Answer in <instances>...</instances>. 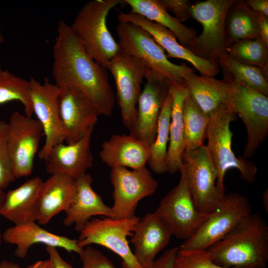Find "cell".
<instances>
[{"label":"cell","instance_id":"cell-24","mask_svg":"<svg viewBox=\"0 0 268 268\" xmlns=\"http://www.w3.org/2000/svg\"><path fill=\"white\" fill-rule=\"evenodd\" d=\"M149 155V146L130 134L112 135L102 143L99 152L101 160L108 166L132 169L145 166Z\"/></svg>","mask_w":268,"mask_h":268},{"label":"cell","instance_id":"cell-22","mask_svg":"<svg viewBox=\"0 0 268 268\" xmlns=\"http://www.w3.org/2000/svg\"><path fill=\"white\" fill-rule=\"evenodd\" d=\"M90 175L85 173L76 179L74 198L67 209L63 222L66 226L75 225L80 232L93 216L111 217V207L106 205L101 196L92 188Z\"/></svg>","mask_w":268,"mask_h":268},{"label":"cell","instance_id":"cell-25","mask_svg":"<svg viewBox=\"0 0 268 268\" xmlns=\"http://www.w3.org/2000/svg\"><path fill=\"white\" fill-rule=\"evenodd\" d=\"M76 179L62 173H55L43 182L39 197L37 221L45 225L65 211L75 193Z\"/></svg>","mask_w":268,"mask_h":268},{"label":"cell","instance_id":"cell-21","mask_svg":"<svg viewBox=\"0 0 268 268\" xmlns=\"http://www.w3.org/2000/svg\"><path fill=\"white\" fill-rule=\"evenodd\" d=\"M92 132L73 144L61 143L54 146L46 160L47 173H62L75 179L86 173L93 164L90 148Z\"/></svg>","mask_w":268,"mask_h":268},{"label":"cell","instance_id":"cell-27","mask_svg":"<svg viewBox=\"0 0 268 268\" xmlns=\"http://www.w3.org/2000/svg\"><path fill=\"white\" fill-rule=\"evenodd\" d=\"M133 13L139 14L146 19L159 24L171 31L183 46L188 48L197 36L193 28L189 27L171 15L160 0H124Z\"/></svg>","mask_w":268,"mask_h":268},{"label":"cell","instance_id":"cell-23","mask_svg":"<svg viewBox=\"0 0 268 268\" xmlns=\"http://www.w3.org/2000/svg\"><path fill=\"white\" fill-rule=\"evenodd\" d=\"M43 182L40 177L37 176L14 189L8 190L5 193L0 216L14 225L36 221Z\"/></svg>","mask_w":268,"mask_h":268},{"label":"cell","instance_id":"cell-17","mask_svg":"<svg viewBox=\"0 0 268 268\" xmlns=\"http://www.w3.org/2000/svg\"><path fill=\"white\" fill-rule=\"evenodd\" d=\"M60 114L66 144H73L93 131L100 115L91 101L80 90L71 86L60 87Z\"/></svg>","mask_w":268,"mask_h":268},{"label":"cell","instance_id":"cell-3","mask_svg":"<svg viewBox=\"0 0 268 268\" xmlns=\"http://www.w3.org/2000/svg\"><path fill=\"white\" fill-rule=\"evenodd\" d=\"M125 4L121 0L88 1L80 9L70 26L87 55L105 68L120 49L107 28V17L117 5Z\"/></svg>","mask_w":268,"mask_h":268},{"label":"cell","instance_id":"cell-16","mask_svg":"<svg viewBox=\"0 0 268 268\" xmlns=\"http://www.w3.org/2000/svg\"><path fill=\"white\" fill-rule=\"evenodd\" d=\"M146 83L139 97L134 123L130 134L150 146L155 138L159 117L171 82L146 67Z\"/></svg>","mask_w":268,"mask_h":268},{"label":"cell","instance_id":"cell-5","mask_svg":"<svg viewBox=\"0 0 268 268\" xmlns=\"http://www.w3.org/2000/svg\"><path fill=\"white\" fill-rule=\"evenodd\" d=\"M120 49L140 60L146 67L166 77L175 84H185L187 76L194 72L185 63L178 65L171 62L163 49L152 36L141 27L127 22L116 26Z\"/></svg>","mask_w":268,"mask_h":268},{"label":"cell","instance_id":"cell-13","mask_svg":"<svg viewBox=\"0 0 268 268\" xmlns=\"http://www.w3.org/2000/svg\"><path fill=\"white\" fill-rule=\"evenodd\" d=\"M106 68L115 81L123 123L131 130L135 120L136 106L146 67L142 61L120 49Z\"/></svg>","mask_w":268,"mask_h":268},{"label":"cell","instance_id":"cell-18","mask_svg":"<svg viewBox=\"0 0 268 268\" xmlns=\"http://www.w3.org/2000/svg\"><path fill=\"white\" fill-rule=\"evenodd\" d=\"M118 19L120 22H131L147 31L156 43L166 50L167 58L180 59L189 62L199 71L201 75L213 77L219 72L220 67L217 63L202 58L183 46L171 31L159 24L131 12L119 11Z\"/></svg>","mask_w":268,"mask_h":268},{"label":"cell","instance_id":"cell-39","mask_svg":"<svg viewBox=\"0 0 268 268\" xmlns=\"http://www.w3.org/2000/svg\"><path fill=\"white\" fill-rule=\"evenodd\" d=\"M178 250L179 247L165 251L159 258L155 260L150 268H173L175 258Z\"/></svg>","mask_w":268,"mask_h":268},{"label":"cell","instance_id":"cell-38","mask_svg":"<svg viewBox=\"0 0 268 268\" xmlns=\"http://www.w3.org/2000/svg\"><path fill=\"white\" fill-rule=\"evenodd\" d=\"M166 10L175 14V18L182 23L192 17L191 6L188 0H160Z\"/></svg>","mask_w":268,"mask_h":268},{"label":"cell","instance_id":"cell-2","mask_svg":"<svg viewBox=\"0 0 268 268\" xmlns=\"http://www.w3.org/2000/svg\"><path fill=\"white\" fill-rule=\"evenodd\" d=\"M206 251L215 264L223 267L266 268L267 223L260 214L251 213Z\"/></svg>","mask_w":268,"mask_h":268},{"label":"cell","instance_id":"cell-37","mask_svg":"<svg viewBox=\"0 0 268 268\" xmlns=\"http://www.w3.org/2000/svg\"><path fill=\"white\" fill-rule=\"evenodd\" d=\"M79 255L82 268H116L102 253L90 245L84 247Z\"/></svg>","mask_w":268,"mask_h":268},{"label":"cell","instance_id":"cell-14","mask_svg":"<svg viewBox=\"0 0 268 268\" xmlns=\"http://www.w3.org/2000/svg\"><path fill=\"white\" fill-rule=\"evenodd\" d=\"M29 83L33 113L41 124L45 136V143L38 156L46 161L52 148L65 140L60 110V88L47 77H45L43 84L33 77L30 78Z\"/></svg>","mask_w":268,"mask_h":268},{"label":"cell","instance_id":"cell-11","mask_svg":"<svg viewBox=\"0 0 268 268\" xmlns=\"http://www.w3.org/2000/svg\"><path fill=\"white\" fill-rule=\"evenodd\" d=\"M180 172L179 183L162 199L155 212L169 228L173 235L185 240L198 230L210 214H202L197 209L183 165Z\"/></svg>","mask_w":268,"mask_h":268},{"label":"cell","instance_id":"cell-15","mask_svg":"<svg viewBox=\"0 0 268 268\" xmlns=\"http://www.w3.org/2000/svg\"><path fill=\"white\" fill-rule=\"evenodd\" d=\"M7 145L15 177L30 175L42 132L38 120L15 111L7 123Z\"/></svg>","mask_w":268,"mask_h":268},{"label":"cell","instance_id":"cell-35","mask_svg":"<svg viewBox=\"0 0 268 268\" xmlns=\"http://www.w3.org/2000/svg\"><path fill=\"white\" fill-rule=\"evenodd\" d=\"M173 268H228L219 266L206 250H180L175 258Z\"/></svg>","mask_w":268,"mask_h":268},{"label":"cell","instance_id":"cell-9","mask_svg":"<svg viewBox=\"0 0 268 268\" xmlns=\"http://www.w3.org/2000/svg\"><path fill=\"white\" fill-rule=\"evenodd\" d=\"M251 213V204L247 197L236 192L225 195L216 210L191 237L184 241L179 249L207 250Z\"/></svg>","mask_w":268,"mask_h":268},{"label":"cell","instance_id":"cell-6","mask_svg":"<svg viewBox=\"0 0 268 268\" xmlns=\"http://www.w3.org/2000/svg\"><path fill=\"white\" fill-rule=\"evenodd\" d=\"M221 81L230 105L246 128L243 155L251 158L268 135V96L238 83Z\"/></svg>","mask_w":268,"mask_h":268},{"label":"cell","instance_id":"cell-40","mask_svg":"<svg viewBox=\"0 0 268 268\" xmlns=\"http://www.w3.org/2000/svg\"><path fill=\"white\" fill-rule=\"evenodd\" d=\"M45 249L49 257L48 268H74L62 258L57 248L46 246Z\"/></svg>","mask_w":268,"mask_h":268},{"label":"cell","instance_id":"cell-28","mask_svg":"<svg viewBox=\"0 0 268 268\" xmlns=\"http://www.w3.org/2000/svg\"><path fill=\"white\" fill-rule=\"evenodd\" d=\"M185 85L190 97L210 117L222 107L230 105L221 80L199 76L194 72L187 76Z\"/></svg>","mask_w":268,"mask_h":268},{"label":"cell","instance_id":"cell-4","mask_svg":"<svg viewBox=\"0 0 268 268\" xmlns=\"http://www.w3.org/2000/svg\"><path fill=\"white\" fill-rule=\"evenodd\" d=\"M236 119L237 114L231 106H225L210 117L206 132V146L217 173L216 185L222 193L225 190L224 176L229 169H237L241 178L249 183L255 181L258 171L254 162L243 156H236L232 151L233 133L230 125Z\"/></svg>","mask_w":268,"mask_h":268},{"label":"cell","instance_id":"cell-26","mask_svg":"<svg viewBox=\"0 0 268 268\" xmlns=\"http://www.w3.org/2000/svg\"><path fill=\"white\" fill-rule=\"evenodd\" d=\"M170 92L172 104L166 162L168 172L173 174L180 171L183 165L185 143L183 108L189 94L185 84H172Z\"/></svg>","mask_w":268,"mask_h":268},{"label":"cell","instance_id":"cell-12","mask_svg":"<svg viewBox=\"0 0 268 268\" xmlns=\"http://www.w3.org/2000/svg\"><path fill=\"white\" fill-rule=\"evenodd\" d=\"M110 181L113 187V204L110 218H130L135 215L139 201L156 191L158 182L144 166L129 170L124 167L111 168Z\"/></svg>","mask_w":268,"mask_h":268},{"label":"cell","instance_id":"cell-44","mask_svg":"<svg viewBox=\"0 0 268 268\" xmlns=\"http://www.w3.org/2000/svg\"><path fill=\"white\" fill-rule=\"evenodd\" d=\"M0 268H20L19 266L7 260H3L0 263Z\"/></svg>","mask_w":268,"mask_h":268},{"label":"cell","instance_id":"cell-47","mask_svg":"<svg viewBox=\"0 0 268 268\" xmlns=\"http://www.w3.org/2000/svg\"><path fill=\"white\" fill-rule=\"evenodd\" d=\"M3 41H4V38L1 32V30L0 28V44L3 43Z\"/></svg>","mask_w":268,"mask_h":268},{"label":"cell","instance_id":"cell-19","mask_svg":"<svg viewBox=\"0 0 268 268\" xmlns=\"http://www.w3.org/2000/svg\"><path fill=\"white\" fill-rule=\"evenodd\" d=\"M169 228L156 214L148 213L140 218L130 240L134 256L142 268H150L157 254L168 244L172 236Z\"/></svg>","mask_w":268,"mask_h":268},{"label":"cell","instance_id":"cell-31","mask_svg":"<svg viewBox=\"0 0 268 268\" xmlns=\"http://www.w3.org/2000/svg\"><path fill=\"white\" fill-rule=\"evenodd\" d=\"M172 104V97L169 91L160 113L155 138L149 146L150 155L147 163L151 170L156 174L168 172L166 161Z\"/></svg>","mask_w":268,"mask_h":268},{"label":"cell","instance_id":"cell-43","mask_svg":"<svg viewBox=\"0 0 268 268\" xmlns=\"http://www.w3.org/2000/svg\"><path fill=\"white\" fill-rule=\"evenodd\" d=\"M49 264L48 260L38 261L29 266L25 268H48Z\"/></svg>","mask_w":268,"mask_h":268},{"label":"cell","instance_id":"cell-32","mask_svg":"<svg viewBox=\"0 0 268 268\" xmlns=\"http://www.w3.org/2000/svg\"><path fill=\"white\" fill-rule=\"evenodd\" d=\"M185 150H193L203 145L210 117L205 114L188 95L183 108Z\"/></svg>","mask_w":268,"mask_h":268},{"label":"cell","instance_id":"cell-49","mask_svg":"<svg viewBox=\"0 0 268 268\" xmlns=\"http://www.w3.org/2000/svg\"><path fill=\"white\" fill-rule=\"evenodd\" d=\"M1 68V62H0V68Z\"/></svg>","mask_w":268,"mask_h":268},{"label":"cell","instance_id":"cell-10","mask_svg":"<svg viewBox=\"0 0 268 268\" xmlns=\"http://www.w3.org/2000/svg\"><path fill=\"white\" fill-rule=\"evenodd\" d=\"M140 218H92L79 232L78 246L101 245L117 254L122 260V268H142L131 250L128 237L131 236Z\"/></svg>","mask_w":268,"mask_h":268},{"label":"cell","instance_id":"cell-41","mask_svg":"<svg viewBox=\"0 0 268 268\" xmlns=\"http://www.w3.org/2000/svg\"><path fill=\"white\" fill-rule=\"evenodd\" d=\"M257 14L258 18L259 38L268 46V16L258 13Z\"/></svg>","mask_w":268,"mask_h":268},{"label":"cell","instance_id":"cell-45","mask_svg":"<svg viewBox=\"0 0 268 268\" xmlns=\"http://www.w3.org/2000/svg\"><path fill=\"white\" fill-rule=\"evenodd\" d=\"M262 202L266 212L268 211V190L267 189L262 196Z\"/></svg>","mask_w":268,"mask_h":268},{"label":"cell","instance_id":"cell-20","mask_svg":"<svg viewBox=\"0 0 268 268\" xmlns=\"http://www.w3.org/2000/svg\"><path fill=\"white\" fill-rule=\"evenodd\" d=\"M4 242L16 246L14 255L25 258L30 247L36 244L64 249L70 254H80L83 249L77 244V239L51 233L41 227L35 221L30 222L6 228L2 233Z\"/></svg>","mask_w":268,"mask_h":268},{"label":"cell","instance_id":"cell-46","mask_svg":"<svg viewBox=\"0 0 268 268\" xmlns=\"http://www.w3.org/2000/svg\"><path fill=\"white\" fill-rule=\"evenodd\" d=\"M5 196V192L1 189H0V211L1 207L2 206L3 203L4 201Z\"/></svg>","mask_w":268,"mask_h":268},{"label":"cell","instance_id":"cell-34","mask_svg":"<svg viewBox=\"0 0 268 268\" xmlns=\"http://www.w3.org/2000/svg\"><path fill=\"white\" fill-rule=\"evenodd\" d=\"M18 101L23 106L25 115L33 114L30 96L29 80L0 68V104Z\"/></svg>","mask_w":268,"mask_h":268},{"label":"cell","instance_id":"cell-29","mask_svg":"<svg viewBox=\"0 0 268 268\" xmlns=\"http://www.w3.org/2000/svg\"><path fill=\"white\" fill-rule=\"evenodd\" d=\"M227 48L243 40L259 38L258 18L245 0H235L230 6L225 21Z\"/></svg>","mask_w":268,"mask_h":268},{"label":"cell","instance_id":"cell-42","mask_svg":"<svg viewBox=\"0 0 268 268\" xmlns=\"http://www.w3.org/2000/svg\"><path fill=\"white\" fill-rule=\"evenodd\" d=\"M245 2L256 13L268 16V0H247Z\"/></svg>","mask_w":268,"mask_h":268},{"label":"cell","instance_id":"cell-36","mask_svg":"<svg viewBox=\"0 0 268 268\" xmlns=\"http://www.w3.org/2000/svg\"><path fill=\"white\" fill-rule=\"evenodd\" d=\"M7 123L0 121V189H5L15 177L7 145Z\"/></svg>","mask_w":268,"mask_h":268},{"label":"cell","instance_id":"cell-7","mask_svg":"<svg viewBox=\"0 0 268 268\" xmlns=\"http://www.w3.org/2000/svg\"><path fill=\"white\" fill-rule=\"evenodd\" d=\"M235 0H206L192 4V17L202 27L189 49L197 56L219 60L227 54L225 40V21L228 10Z\"/></svg>","mask_w":268,"mask_h":268},{"label":"cell","instance_id":"cell-30","mask_svg":"<svg viewBox=\"0 0 268 268\" xmlns=\"http://www.w3.org/2000/svg\"><path fill=\"white\" fill-rule=\"evenodd\" d=\"M218 65L223 71V81L238 83L268 96V72L238 63L228 54L219 60Z\"/></svg>","mask_w":268,"mask_h":268},{"label":"cell","instance_id":"cell-48","mask_svg":"<svg viewBox=\"0 0 268 268\" xmlns=\"http://www.w3.org/2000/svg\"><path fill=\"white\" fill-rule=\"evenodd\" d=\"M2 241H3V240H2V233L0 231V247L1 246Z\"/></svg>","mask_w":268,"mask_h":268},{"label":"cell","instance_id":"cell-1","mask_svg":"<svg viewBox=\"0 0 268 268\" xmlns=\"http://www.w3.org/2000/svg\"><path fill=\"white\" fill-rule=\"evenodd\" d=\"M53 58L52 76L55 85L79 89L91 101L100 115H112L115 96L107 69L87 55L70 26L63 20L58 23Z\"/></svg>","mask_w":268,"mask_h":268},{"label":"cell","instance_id":"cell-33","mask_svg":"<svg viewBox=\"0 0 268 268\" xmlns=\"http://www.w3.org/2000/svg\"><path fill=\"white\" fill-rule=\"evenodd\" d=\"M234 61L268 72V46L260 38L237 41L227 48Z\"/></svg>","mask_w":268,"mask_h":268},{"label":"cell","instance_id":"cell-8","mask_svg":"<svg viewBox=\"0 0 268 268\" xmlns=\"http://www.w3.org/2000/svg\"><path fill=\"white\" fill-rule=\"evenodd\" d=\"M182 158L189 190L197 209L202 214H212L225 194L216 187L217 170L206 145L185 150Z\"/></svg>","mask_w":268,"mask_h":268}]
</instances>
